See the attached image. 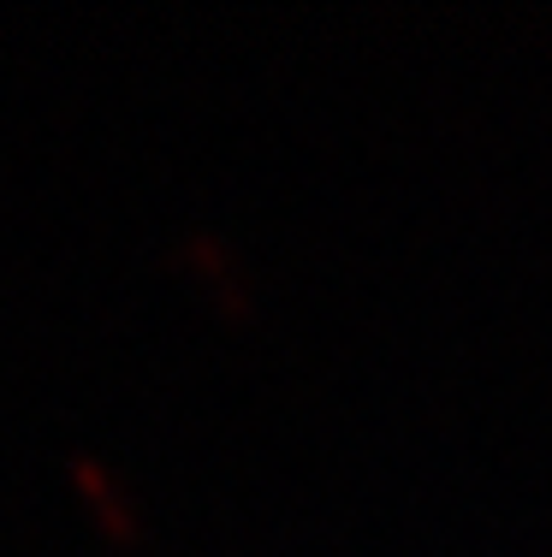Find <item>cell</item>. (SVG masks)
<instances>
[{
	"label": "cell",
	"mask_w": 552,
	"mask_h": 557,
	"mask_svg": "<svg viewBox=\"0 0 552 557\" xmlns=\"http://www.w3.org/2000/svg\"><path fill=\"white\" fill-rule=\"evenodd\" d=\"M65 481H72V493L84 498V510L96 516V528L113 546H137L143 540V510L125 493L120 469L108 457H96V450H65Z\"/></svg>",
	"instance_id": "obj_1"
},
{
	"label": "cell",
	"mask_w": 552,
	"mask_h": 557,
	"mask_svg": "<svg viewBox=\"0 0 552 557\" xmlns=\"http://www.w3.org/2000/svg\"><path fill=\"white\" fill-rule=\"evenodd\" d=\"M179 261L191 268L196 285H208V297H214V309L226 314V321L249 326L256 321V285H249V273L238 268V256L226 249V237L208 232V225H191V232L179 237Z\"/></svg>",
	"instance_id": "obj_2"
}]
</instances>
